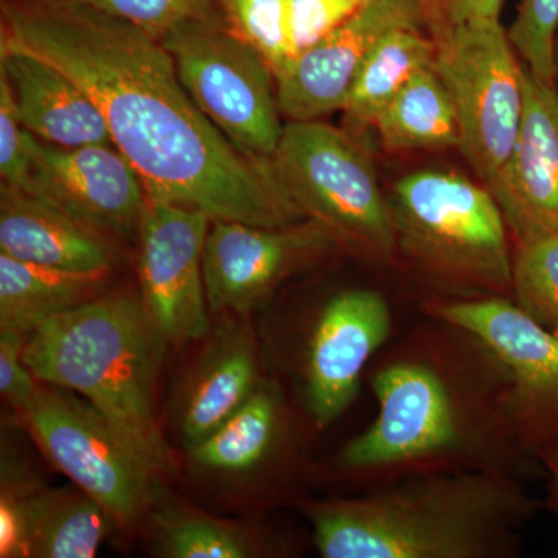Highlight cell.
I'll return each instance as SVG.
<instances>
[{
    "label": "cell",
    "mask_w": 558,
    "mask_h": 558,
    "mask_svg": "<svg viewBox=\"0 0 558 558\" xmlns=\"http://www.w3.org/2000/svg\"><path fill=\"white\" fill-rule=\"evenodd\" d=\"M2 39L58 65L94 98L149 201L252 226L307 219L270 161L250 159L202 112L148 33L70 0H20L3 3Z\"/></svg>",
    "instance_id": "1"
},
{
    "label": "cell",
    "mask_w": 558,
    "mask_h": 558,
    "mask_svg": "<svg viewBox=\"0 0 558 558\" xmlns=\"http://www.w3.org/2000/svg\"><path fill=\"white\" fill-rule=\"evenodd\" d=\"M388 349L371 376L373 424L333 459L366 488L416 473L483 472L545 478L509 413V377L475 333L428 317Z\"/></svg>",
    "instance_id": "2"
},
{
    "label": "cell",
    "mask_w": 558,
    "mask_h": 558,
    "mask_svg": "<svg viewBox=\"0 0 558 558\" xmlns=\"http://www.w3.org/2000/svg\"><path fill=\"white\" fill-rule=\"evenodd\" d=\"M539 508L519 481L432 472L307 501L303 513L325 558H513Z\"/></svg>",
    "instance_id": "3"
},
{
    "label": "cell",
    "mask_w": 558,
    "mask_h": 558,
    "mask_svg": "<svg viewBox=\"0 0 558 558\" xmlns=\"http://www.w3.org/2000/svg\"><path fill=\"white\" fill-rule=\"evenodd\" d=\"M165 344L142 296L112 292L40 325L22 357L36 379L100 411L157 473L171 465L154 413Z\"/></svg>",
    "instance_id": "4"
},
{
    "label": "cell",
    "mask_w": 558,
    "mask_h": 558,
    "mask_svg": "<svg viewBox=\"0 0 558 558\" xmlns=\"http://www.w3.org/2000/svg\"><path fill=\"white\" fill-rule=\"evenodd\" d=\"M388 201L396 259L432 290L428 299L512 296L510 230L484 183L454 171H416L395 183Z\"/></svg>",
    "instance_id": "5"
},
{
    "label": "cell",
    "mask_w": 558,
    "mask_h": 558,
    "mask_svg": "<svg viewBox=\"0 0 558 558\" xmlns=\"http://www.w3.org/2000/svg\"><path fill=\"white\" fill-rule=\"evenodd\" d=\"M270 165L290 199L341 247L379 263L396 259L388 194L368 154L343 131L318 120H292Z\"/></svg>",
    "instance_id": "6"
},
{
    "label": "cell",
    "mask_w": 558,
    "mask_h": 558,
    "mask_svg": "<svg viewBox=\"0 0 558 558\" xmlns=\"http://www.w3.org/2000/svg\"><path fill=\"white\" fill-rule=\"evenodd\" d=\"M202 112L250 159L270 161L281 140L277 78L267 61L216 17L189 22L160 39Z\"/></svg>",
    "instance_id": "7"
},
{
    "label": "cell",
    "mask_w": 558,
    "mask_h": 558,
    "mask_svg": "<svg viewBox=\"0 0 558 558\" xmlns=\"http://www.w3.org/2000/svg\"><path fill=\"white\" fill-rule=\"evenodd\" d=\"M433 68L449 92L464 159L488 190L515 148L523 120V62L501 22L465 25L433 39Z\"/></svg>",
    "instance_id": "8"
},
{
    "label": "cell",
    "mask_w": 558,
    "mask_h": 558,
    "mask_svg": "<svg viewBox=\"0 0 558 558\" xmlns=\"http://www.w3.org/2000/svg\"><path fill=\"white\" fill-rule=\"evenodd\" d=\"M22 414L51 464L100 502L119 526H132L149 512L156 472L86 399L40 381Z\"/></svg>",
    "instance_id": "9"
},
{
    "label": "cell",
    "mask_w": 558,
    "mask_h": 558,
    "mask_svg": "<svg viewBox=\"0 0 558 558\" xmlns=\"http://www.w3.org/2000/svg\"><path fill=\"white\" fill-rule=\"evenodd\" d=\"M422 311L478 336L509 377V413L532 457L558 439V336L527 317L509 296L427 299Z\"/></svg>",
    "instance_id": "10"
},
{
    "label": "cell",
    "mask_w": 558,
    "mask_h": 558,
    "mask_svg": "<svg viewBox=\"0 0 558 558\" xmlns=\"http://www.w3.org/2000/svg\"><path fill=\"white\" fill-rule=\"evenodd\" d=\"M341 247L323 223L284 227L213 220L204 250L209 311L250 314L293 275Z\"/></svg>",
    "instance_id": "11"
},
{
    "label": "cell",
    "mask_w": 558,
    "mask_h": 558,
    "mask_svg": "<svg viewBox=\"0 0 558 558\" xmlns=\"http://www.w3.org/2000/svg\"><path fill=\"white\" fill-rule=\"evenodd\" d=\"M213 220L199 209L149 201L138 230L140 296L167 343L199 340L209 329L204 277Z\"/></svg>",
    "instance_id": "12"
},
{
    "label": "cell",
    "mask_w": 558,
    "mask_h": 558,
    "mask_svg": "<svg viewBox=\"0 0 558 558\" xmlns=\"http://www.w3.org/2000/svg\"><path fill=\"white\" fill-rule=\"evenodd\" d=\"M21 191L106 238L138 236L148 204L142 179L116 145L61 148L31 132L27 179Z\"/></svg>",
    "instance_id": "13"
},
{
    "label": "cell",
    "mask_w": 558,
    "mask_h": 558,
    "mask_svg": "<svg viewBox=\"0 0 558 558\" xmlns=\"http://www.w3.org/2000/svg\"><path fill=\"white\" fill-rule=\"evenodd\" d=\"M391 330V307L377 290H341L323 306L304 362V395L315 427H328L352 405L363 371Z\"/></svg>",
    "instance_id": "14"
},
{
    "label": "cell",
    "mask_w": 558,
    "mask_h": 558,
    "mask_svg": "<svg viewBox=\"0 0 558 558\" xmlns=\"http://www.w3.org/2000/svg\"><path fill=\"white\" fill-rule=\"evenodd\" d=\"M403 25L421 27L414 0H365L340 27L277 75L281 112L290 120L306 121L341 110L369 51Z\"/></svg>",
    "instance_id": "15"
},
{
    "label": "cell",
    "mask_w": 558,
    "mask_h": 558,
    "mask_svg": "<svg viewBox=\"0 0 558 558\" xmlns=\"http://www.w3.org/2000/svg\"><path fill=\"white\" fill-rule=\"evenodd\" d=\"M524 109L512 156L490 189L517 241L558 231V89L523 64Z\"/></svg>",
    "instance_id": "16"
},
{
    "label": "cell",
    "mask_w": 558,
    "mask_h": 558,
    "mask_svg": "<svg viewBox=\"0 0 558 558\" xmlns=\"http://www.w3.org/2000/svg\"><path fill=\"white\" fill-rule=\"evenodd\" d=\"M0 51V73L32 135L61 148L113 145L100 106L64 70L5 39Z\"/></svg>",
    "instance_id": "17"
},
{
    "label": "cell",
    "mask_w": 558,
    "mask_h": 558,
    "mask_svg": "<svg viewBox=\"0 0 558 558\" xmlns=\"http://www.w3.org/2000/svg\"><path fill=\"white\" fill-rule=\"evenodd\" d=\"M0 253L90 275H108L116 260L105 234L7 183L0 186Z\"/></svg>",
    "instance_id": "18"
},
{
    "label": "cell",
    "mask_w": 558,
    "mask_h": 558,
    "mask_svg": "<svg viewBox=\"0 0 558 558\" xmlns=\"http://www.w3.org/2000/svg\"><path fill=\"white\" fill-rule=\"evenodd\" d=\"M260 380L252 332L238 325L220 328L191 369L179 399V433L186 450L236 413Z\"/></svg>",
    "instance_id": "19"
},
{
    "label": "cell",
    "mask_w": 558,
    "mask_h": 558,
    "mask_svg": "<svg viewBox=\"0 0 558 558\" xmlns=\"http://www.w3.org/2000/svg\"><path fill=\"white\" fill-rule=\"evenodd\" d=\"M290 435L284 396L275 381L263 379L247 402L189 453L207 472L247 473L282 457Z\"/></svg>",
    "instance_id": "20"
},
{
    "label": "cell",
    "mask_w": 558,
    "mask_h": 558,
    "mask_svg": "<svg viewBox=\"0 0 558 558\" xmlns=\"http://www.w3.org/2000/svg\"><path fill=\"white\" fill-rule=\"evenodd\" d=\"M106 278L50 269L0 253V330L28 339L50 318L101 295Z\"/></svg>",
    "instance_id": "21"
},
{
    "label": "cell",
    "mask_w": 558,
    "mask_h": 558,
    "mask_svg": "<svg viewBox=\"0 0 558 558\" xmlns=\"http://www.w3.org/2000/svg\"><path fill=\"white\" fill-rule=\"evenodd\" d=\"M28 557L92 558L119 526L108 510L81 488L35 487L25 497Z\"/></svg>",
    "instance_id": "22"
},
{
    "label": "cell",
    "mask_w": 558,
    "mask_h": 558,
    "mask_svg": "<svg viewBox=\"0 0 558 558\" xmlns=\"http://www.w3.org/2000/svg\"><path fill=\"white\" fill-rule=\"evenodd\" d=\"M376 128L381 145L395 153L458 148L457 116L435 68L418 72L381 110Z\"/></svg>",
    "instance_id": "23"
},
{
    "label": "cell",
    "mask_w": 558,
    "mask_h": 558,
    "mask_svg": "<svg viewBox=\"0 0 558 558\" xmlns=\"http://www.w3.org/2000/svg\"><path fill=\"white\" fill-rule=\"evenodd\" d=\"M435 43L417 25L392 28L373 47L344 100L354 123L373 126L402 87L422 70L432 68Z\"/></svg>",
    "instance_id": "24"
},
{
    "label": "cell",
    "mask_w": 558,
    "mask_h": 558,
    "mask_svg": "<svg viewBox=\"0 0 558 558\" xmlns=\"http://www.w3.org/2000/svg\"><path fill=\"white\" fill-rule=\"evenodd\" d=\"M157 490V488H156ZM154 550L167 558H248L263 553L247 529L154 497Z\"/></svg>",
    "instance_id": "25"
},
{
    "label": "cell",
    "mask_w": 558,
    "mask_h": 558,
    "mask_svg": "<svg viewBox=\"0 0 558 558\" xmlns=\"http://www.w3.org/2000/svg\"><path fill=\"white\" fill-rule=\"evenodd\" d=\"M510 299L558 336V231L517 241Z\"/></svg>",
    "instance_id": "26"
},
{
    "label": "cell",
    "mask_w": 558,
    "mask_h": 558,
    "mask_svg": "<svg viewBox=\"0 0 558 558\" xmlns=\"http://www.w3.org/2000/svg\"><path fill=\"white\" fill-rule=\"evenodd\" d=\"M219 7L231 31L255 47L275 78L299 57L289 0H219Z\"/></svg>",
    "instance_id": "27"
},
{
    "label": "cell",
    "mask_w": 558,
    "mask_h": 558,
    "mask_svg": "<svg viewBox=\"0 0 558 558\" xmlns=\"http://www.w3.org/2000/svg\"><path fill=\"white\" fill-rule=\"evenodd\" d=\"M558 31V0H521L508 36L521 62L539 80L557 84L554 40Z\"/></svg>",
    "instance_id": "28"
},
{
    "label": "cell",
    "mask_w": 558,
    "mask_h": 558,
    "mask_svg": "<svg viewBox=\"0 0 558 558\" xmlns=\"http://www.w3.org/2000/svg\"><path fill=\"white\" fill-rule=\"evenodd\" d=\"M135 25L156 39L215 14L219 0H70Z\"/></svg>",
    "instance_id": "29"
},
{
    "label": "cell",
    "mask_w": 558,
    "mask_h": 558,
    "mask_svg": "<svg viewBox=\"0 0 558 558\" xmlns=\"http://www.w3.org/2000/svg\"><path fill=\"white\" fill-rule=\"evenodd\" d=\"M505 0H414L422 31L438 39L480 22L499 21Z\"/></svg>",
    "instance_id": "30"
},
{
    "label": "cell",
    "mask_w": 558,
    "mask_h": 558,
    "mask_svg": "<svg viewBox=\"0 0 558 558\" xmlns=\"http://www.w3.org/2000/svg\"><path fill=\"white\" fill-rule=\"evenodd\" d=\"M365 0H289L299 54L340 27Z\"/></svg>",
    "instance_id": "31"
},
{
    "label": "cell",
    "mask_w": 558,
    "mask_h": 558,
    "mask_svg": "<svg viewBox=\"0 0 558 558\" xmlns=\"http://www.w3.org/2000/svg\"><path fill=\"white\" fill-rule=\"evenodd\" d=\"M28 171V131L17 113L9 80L0 73V175L21 190Z\"/></svg>",
    "instance_id": "32"
},
{
    "label": "cell",
    "mask_w": 558,
    "mask_h": 558,
    "mask_svg": "<svg viewBox=\"0 0 558 558\" xmlns=\"http://www.w3.org/2000/svg\"><path fill=\"white\" fill-rule=\"evenodd\" d=\"M32 483H22L20 475L2 468V492H0V557H28L27 513L25 497L32 492Z\"/></svg>",
    "instance_id": "33"
},
{
    "label": "cell",
    "mask_w": 558,
    "mask_h": 558,
    "mask_svg": "<svg viewBox=\"0 0 558 558\" xmlns=\"http://www.w3.org/2000/svg\"><path fill=\"white\" fill-rule=\"evenodd\" d=\"M25 341L27 339L20 333L0 330V392L22 413L31 405L40 385L22 357Z\"/></svg>",
    "instance_id": "34"
},
{
    "label": "cell",
    "mask_w": 558,
    "mask_h": 558,
    "mask_svg": "<svg viewBox=\"0 0 558 558\" xmlns=\"http://www.w3.org/2000/svg\"><path fill=\"white\" fill-rule=\"evenodd\" d=\"M539 464L545 469L546 499L545 508L558 515V439L546 444L537 453Z\"/></svg>",
    "instance_id": "35"
},
{
    "label": "cell",
    "mask_w": 558,
    "mask_h": 558,
    "mask_svg": "<svg viewBox=\"0 0 558 558\" xmlns=\"http://www.w3.org/2000/svg\"><path fill=\"white\" fill-rule=\"evenodd\" d=\"M554 61H556V69L558 73V31L556 35V40H554Z\"/></svg>",
    "instance_id": "36"
}]
</instances>
